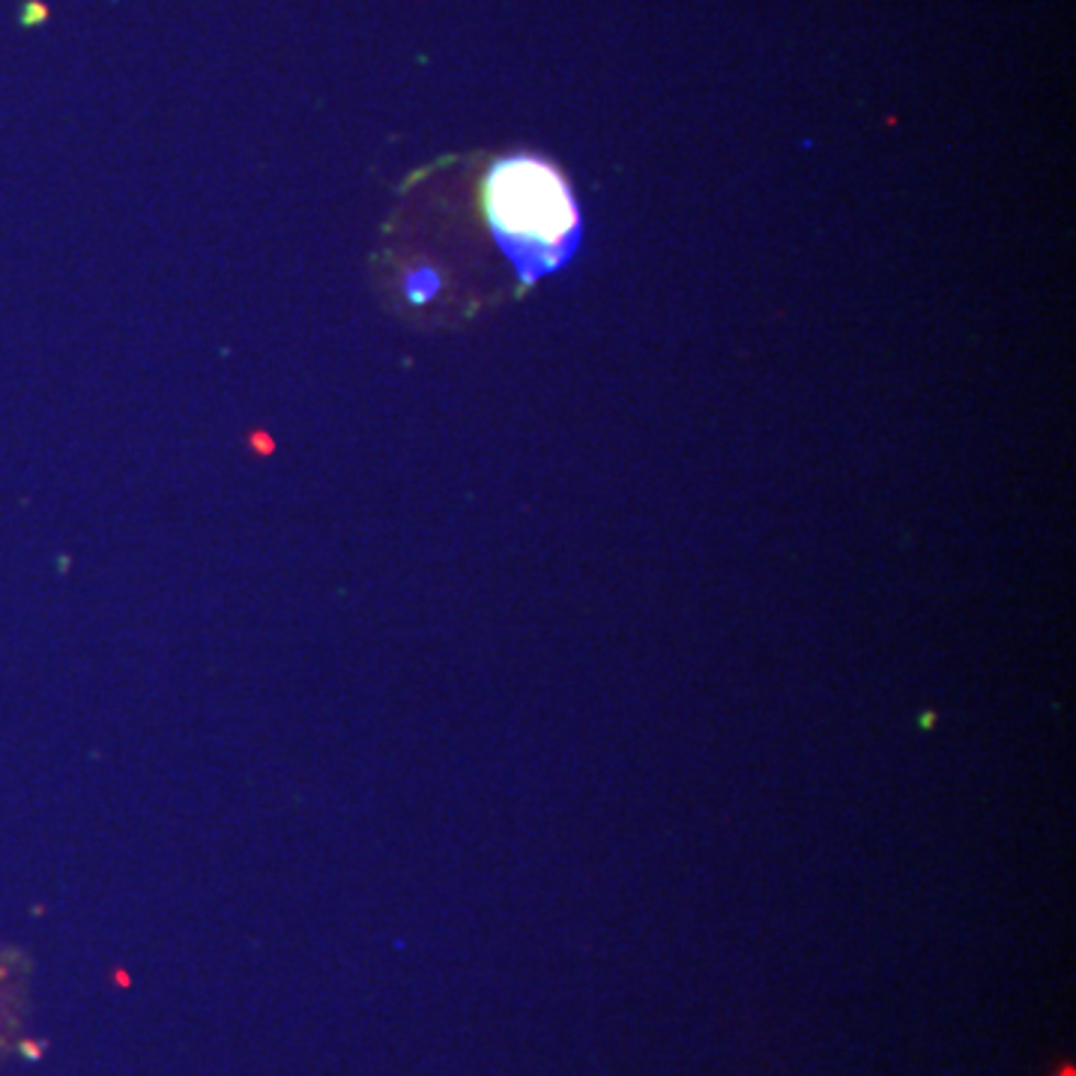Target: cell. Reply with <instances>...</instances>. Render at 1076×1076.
<instances>
[{"instance_id": "6da1fadb", "label": "cell", "mask_w": 1076, "mask_h": 1076, "mask_svg": "<svg viewBox=\"0 0 1076 1076\" xmlns=\"http://www.w3.org/2000/svg\"><path fill=\"white\" fill-rule=\"evenodd\" d=\"M484 213L520 281H538L571 258L581 218L571 189L550 161L515 153L484 177Z\"/></svg>"}, {"instance_id": "7a4b0ae2", "label": "cell", "mask_w": 1076, "mask_h": 1076, "mask_svg": "<svg viewBox=\"0 0 1076 1076\" xmlns=\"http://www.w3.org/2000/svg\"><path fill=\"white\" fill-rule=\"evenodd\" d=\"M434 291H437V276L434 272H419V276L410 279V296L416 302L428 300Z\"/></svg>"}, {"instance_id": "3957f363", "label": "cell", "mask_w": 1076, "mask_h": 1076, "mask_svg": "<svg viewBox=\"0 0 1076 1076\" xmlns=\"http://www.w3.org/2000/svg\"><path fill=\"white\" fill-rule=\"evenodd\" d=\"M1062 1076H1074V1074H1071V1071H1065V1074H1062Z\"/></svg>"}]
</instances>
